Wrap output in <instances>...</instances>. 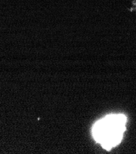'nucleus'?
Here are the masks:
<instances>
[{
  "instance_id": "obj_1",
  "label": "nucleus",
  "mask_w": 136,
  "mask_h": 154,
  "mask_svg": "<svg viewBox=\"0 0 136 154\" xmlns=\"http://www.w3.org/2000/svg\"><path fill=\"white\" fill-rule=\"evenodd\" d=\"M126 117L124 115H109L95 125L93 133L95 139L104 148L110 149L121 141L125 130Z\"/></svg>"
}]
</instances>
